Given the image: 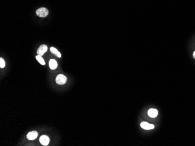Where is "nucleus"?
I'll use <instances>...</instances> for the list:
<instances>
[{
  "mask_svg": "<svg viewBox=\"0 0 195 146\" xmlns=\"http://www.w3.org/2000/svg\"><path fill=\"white\" fill-rule=\"evenodd\" d=\"M67 80V79L66 76L62 75V74H59V75H57L56 79V82L58 84L63 85L66 83Z\"/></svg>",
  "mask_w": 195,
  "mask_h": 146,
  "instance_id": "nucleus-2",
  "label": "nucleus"
},
{
  "mask_svg": "<svg viewBox=\"0 0 195 146\" xmlns=\"http://www.w3.org/2000/svg\"><path fill=\"white\" fill-rule=\"evenodd\" d=\"M36 15L38 16L44 18L48 16L49 13V11L48 10V9L46 8H40L36 11Z\"/></svg>",
  "mask_w": 195,
  "mask_h": 146,
  "instance_id": "nucleus-1",
  "label": "nucleus"
},
{
  "mask_svg": "<svg viewBox=\"0 0 195 146\" xmlns=\"http://www.w3.org/2000/svg\"><path fill=\"white\" fill-rule=\"evenodd\" d=\"M38 134L36 131H32L28 133L27 134V138L30 140H33L35 139H36L37 137Z\"/></svg>",
  "mask_w": 195,
  "mask_h": 146,
  "instance_id": "nucleus-6",
  "label": "nucleus"
},
{
  "mask_svg": "<svg viewBox=\"0 0 195 146\" xmlns=\"http://www.w3.org/2000/svg\"><path fill=\"white\" fill-rule=\"evenodd\" d=\"M49 67H50V68L51 69H52V70L56 69L57 67V63L56 62V61L53 59H50V61H49Z\"/></svg>",
  "mask_w": 195,
  "mask_h": 146,
  "instance_id": "nucleus-8",
  "label": "nucleus"
},
{
  "mask_svg": "<svg viewBox=\"0 0 195 146\" xmlns=\"http://www.w3.org/2000/svg\"><path fill=\"white\" fill-rule=\"evenodd\" d=\"M193 57L194 59H195V51H194L193 54Z\"/></svg>",
  "mask_w": 195,
  "mask_h": 146,
  "instance_id": "nucleus-12",
  "label": "nucleus"
},
{
  "mask_svg": "<svg viewBox=\"0 0 195 146\" xmlns=\"http://www.w3.org/2000/svg\"><path fill=\"white\" fill-rule=\"evenodd\" d=\"M141 127L143 129L145 130H150V129H153L154 128V125L152 124H150V123H147L146 122H143L141 123L140 124Z\"/></svg>",
  "mask_w": 195,
  "mask_h": 146,
  "instance_id": "nucleus-5",
  "label": "nucleus"
},
{
  "mask_svg": "<svg viewBox=\"0 0 195 146\" xmlns=\"http://www.w3.org/2000/svg\"><path fill=\"white\" fill-rule=\"evenodd\" d=\"M50 52L51 53L53 54L54 55H56L57 57L60 58V57H61V54H60V53L59 52V51H58L56 48H55L54 47H51L50 49Z\"/></svg>",
  "mask_w": 195,
  "mask_h": 146,
  "instance_id": "nucleus-9",
  "label": "nucleus"
},
{
  "mask_svg": "<svg viewBox=\"0 0 195 146\" xmlns=\"http://www.w3.org/2000/svg\"><path fill=\"white\" fill-rule=\"evenodd\" d=\"M50 141L49 137L46 135H43L40 138V142L43 145H48Z\"/></svg>",
  "mask_w": 195,
  "mask_h": 146,
  "instance_id": "nucleus-4",
  "label": "nucleus"
},
{
  "mask_svg": "<svg viewBox=\"0 0 195 146\" xmlns=\"http://www.w3.org/2000/svg\"><path fill=\"white\" fill-rule=\"evenodd\" d=\"M36 59L38 61V62H39L40 64L42 65H45V61H44L41 55H38L37 56H36Z\"/></svg>",
  "mask_w": 195,
  "mask_h": 146,
  "instance_id": "nucleus-10",
  "label": "nucleus"
},
{
  "mask_svg": "<svg viewBox=\"0 0 195 146\" xmlns=\"http://www.w3.org/2000/svg\"><path fill=\"white\" fill-rule=\"evenodd\" d=\"M5 61H4V60L3 59V58H0V67H1V68H3L5 67Z\"/></svg>",
  "mask_w": 195,
  "mask_h": 146,
  "instance_id": "nucleus-11",
  "label": "nucleus"
},
{
  "mask_svg": "<svg viewBox=\"0 0 195 146\" xmlns=\"http://www.w3.org/2000/svg\"><path fill=\"white\" fill-rule=\"evenodd\" d=\"M158 111L156 109L151 108L148 111V115H149L150 117L151 118H155L156 116L158 115Z\"/></svg>",
  "mask_w": 195,
  "mask_h": 146,
  "instance_id": "nucleus-7",
  "label": "nucleus"
},
{
  "mask_svg": "<svg viewBox=\"0 0 195 146\" xmlns=\"http://www.w3.org/2000/svg\"><path fill=\"white\" fill-rule=\"evenodd\" d=\"M47 50H48V47H47L46 45H41L37 50V54L38 55L42 56L46 52Z\"/></svg>",
  "mask_w": 195,
  "mask_h": 146,
  "instance_id": "nucleus-3",
  "label": "nucleus"
}]
</instances>
